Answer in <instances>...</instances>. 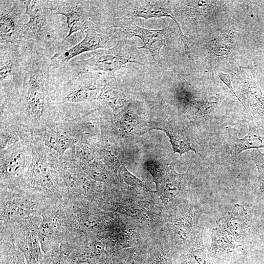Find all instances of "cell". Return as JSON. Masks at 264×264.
<instances>
[{
  "mask_svg": "<svg viewBox=\"0 0 264 264\" xmlns=\"http://www.w3.org/2000/svg\"><path fill=\"white\" fill-rule=\"evenodd\" d=\"M129 63L144 65L138 47L134 42L125 39L110 48L95 51L91 57L72 65L79 73L104 71L114 75L116 71Z\"/></svg>",
  "mask_w": 264,
  "mask_h": 264,
  "instance_id": "6da1fadb",
  "label": "cell"
},
{
  "mask_svg": "<svg viewBox=\"0 0 264 264\" xmlns=\"http://www.w3.org/2000/svg\"><path fill=\"white\" fill-rule=\"evenodd\" d=\"M29 61L24 71L22 105L28 116L37 119L45 110L48 76L43 63L32 57Z\"/></svg>",
  "mask_w": 264,
  "mask_h": 264,
  "instance_id": "7a4b0ae2",
  "label": "cell"
},
{
  "mask_svg": "<svg viewBox=\"0 0 264 264\" xmlns=\"http://www.w3.org/2000/svg\"><path fill=\"white\" fill-rule=\"evenodd\" d=\"M109 27L121 29L126 38L136 37L140 38L143 45L138 47L149 51L154 61L160 64L161 62L160 50L167 43L168 27L159 29H149L137 25L132 18L119 17L113 19L110 22Z\"/></svg>",
  "mask_w": 264,
  "mask_h": 264,
  "instance_id": "3957f363",
  "label": "cell"
},
{
  "mask_svg": "<svg viewBox=\"0 0 264 264\" xmlns=\"http://www.w3.org/2000/svg\"><path fill=\"white\" fill-rule=\"evenodd\" d=\"M128 10L124 17L128 18H141L145 20L152 18L169 17L176 24L181 38L187 50L189 49L188 39L183 34L180 25L172 10V2L170 0H132L128 1Z\"/></svg>",
  "mask_w": 264,
  "mask_h": 264,
  "instance_id": "277c9868",
  "label": "cell"
},
{
  "mask_svg": "<svg viewBox=\"0 0 264 264\" xmlns=\"http://www.w3.org/2000/svg\"><path fill=\"white\" fill-rule=\"evenodd\" d=\"M47 4L56 14L63 15L66 19L69 32L64 42L74 33L84 32L92 27L89 14L83 6L82 1H53L47 2Z\"/></svg>",
  "mask_w": 264,
  "mask_h": 264,
  "instance_id": "5b68a950",
  "label": "cell"
},
{
  "mask_svg": "<svg viewBox=\"0 0 264 264\" xmlns=\"http://www.w3.org/2000/svg\"><path fill=\"white\" fill-rule=\"evenodd\" d=\"M0 41L14 43L22 35L21 1H0Z\"/></svg>",
  "mask_w": 264,
  "mask_h": 264,
  "instance_id": "8992f818",
  "label": "cell"
},
{
  "mask_svg": "<svg viewBox=\"0 0 264 264\" xmlns=\"http://www.w3.org/2000/svg\"><path fill=\"white\" fill-rule=\"evenodd\" d=\"M24 1L25 14L29 19L24 24L29 28L37 40L41 41L48 35V16L51 10L48 7L47 2L44 1Z\"/></svg>",
  "mask_w": 264,
  "mask_h": 264,
  "instance_id": "52a82bcc",
  "label": "cell"
},
{
  "mask_svg": "<svg viewBox=\"0 0 264 264\" xmlns=\"http://www.w3.org/2000/svg\"><path fill=\"white\" fill-rule=\"evenodd\" d=\"M86 36L78 44L63 54V61L68 62L75 57L86 52L112 47L116 40L111 35L99 32L93 26L85 31Z\"/></svg>",
  "mask_w": 264,
  "mask_h": 264,
  "instance_id": "ba28073f",
  "label": "cell"
},
{
  "mask_svg": "<svg viewBox=\"0 0 264 264\" xmlns=\"http://www.w3.org/2000/svg\"><path fill=\"white\" fill-rule=\"evenodd\" d=\"M77 84L64 96L61 103H77L97 99L101 88L97 84L99 75L91 73H78Z\"/></svg>",
  "mask_w": 264,
  "mask_h": 264,
  "instance_id": "9c48e42d",
  "label": "cell"
},
{
  "mask_svg": "<svg viewBox=\"0 0 264 264\" xmlns=\"http://www.w3.org/2000/svg\"><path fill=\"white\" fill-rule=\"evenodd\" d=\"M246 122L249 128L248 133L241 139L236 137L230 149L232 156H236L248 149L264 148V129L256 125L252 116L247 118Z\"/></svg>",
  "mask_w": 264,
  "mask_h": 264,
  "instance_id": "30bf717a",
  "label": "cell"
},
{
  "mask_svg": "<svg viewBox=\"0 0 264 264\" xmlns=\"http://www.w3.org/2000/svg\"><path fill=\"white\" fill-rule=\"evenodd\" d=\"M97 99L116 112L126 105V97L114 75L104 81Z\"/></svg>",
  "mask_w": 264,
  "mask_h": 264,
  "instance_id": "8fae6325",
  "label": "cell"
},
{
  "mask_svg": "<svg viewBox=\"0 0 264 264\" xmlns=\"http://www.w3.org/2000/svg\"><path fill=\"white\" fill-rule=\"evenodd\" d=\"M19 55L14 53V50H6L0 46V82L1 85L6 80L22 74V61Z\"/></svg>",
  "mask_w": 264,
  "mask_h": 264,
  "instance_id": "7c38bea8",
  "label": "cell"
},
{
  "mask_svg": "<svg viewBox=\"0 0 264 264\" xmlns=\"http://www.w3.org/2000/svg\"><path fill=\"white\" fill-rule=\"evenodd\" d=\"M44 140L46 146L60 154H63L74 144L72 138L67 132L63 130H53L47 132L44 134Z\"/></svg>",
  "mask_w": 264,
  "mask_h": 264,
  "instance_id": "4fadbf2b",
  "label": "cell"
},
{
  "mask_svg": "<svg viewBox=\"0 0 264 264\" xmlns=\"http://www.w3.org/2000/svg\"><path fill=\"white\" fill-rule=\"evenodd\" d=\"M26 157L20 150L5 154L1 157V168L3 173L14 175L22 171L25 164Z\"/></svg>",
  "mask_w": 264,
  "mask_h": 264,
  "instance_id": "5bb4252c",
  "label": "cell"
},
{
  "mask_svg": "<svg viewBox=\"0 0 264 264\" xmlns=\"http://www.w3.org/2000/svg\"><path fill=\"white\" fill-rule=\"evenodd\" d=\"M185 175L176 173L174 169V165H170L162 181V193L168 197H175L179 194Z\"/></svg>",
  "mask_w": 264,
  "mask_h": 264,
  "instance_id": "9a60e30c",
  "label": "cell"
},
{
  "mask_svg": "<svg viewBox=\"0 0 264 264\" xmlns=\"http://www.w3.org/2000/svg\"><path fill=\"white\" fill-rule=\"evenodd\" d=\"M249 84L246 94L250 111L253 115L258 114L264 120V92L254 81Z\"/></svg>",
  "mask_w": 264,
  "mask_h": 264,
  "instance_id": "2e32d148",
  "label": "cell"
},
{
  "mask_svg": "<svg viewBox=\"0 0 264 264\" xmlns=\"http://www.w3.org/2000/svg\"><path fill=\"white\" fill-rule=\"evenodd\" d=\"M155 129L160 130L166 133L170 139L174 153L179 154L180 157L185 153L190 151L198 154L192 146L190 141L180 133L170 130L164 126L157 127Z\"/></svg>",
  "mask_w": 264,
  "mask_h": 264,
  "instance_id": "e0dca14e",
  "label": "cell"
},
{
  "mask_svg": "<svg viewBox=\"0 0 264 264\" xmlns=\"http://www.w3.org/2000/svg\"><path fill=\"white\" fill-rule=\"evenodd\" d=\"M225 232L220 229H215L212 234V243L210 253L213 257H217L222 254L229 252L235 246L228 240Z\"/></svg>",
  "mask_w": 264,
  "mask_h": 264,
  "instance_id": "ac0fdd59",
  "label": "cell"
},
{
  "mask_svg": "<svg viewBox=\"0 0 264 264\" xmlns=\"http://www.w3.org/2000/svg\"><path fill=\"white\" fill-rule=\"evenodd\" d=\"M101 147L104 159L110 166L116 170L120 164V157L113 139L108 135L104 136Z\"/></svg>",
  "mask_w": 264,
  "mask_h": 264,
  "instance_id": "d6986e66",
  "label": "cell"
},
{
  "mask_svg": "<svg viewBox=\"0 0 264 264\" xmlns=\"http://www.w3.org/2000/svg\"><path fill=\"white\" fill-rule=\"evenodd\" d=\"M119 122V129L124 135L132 134L135 129L136 117L133 107L129 103L124 106Z\"/></svg>",
  "mask_w": 264,
  "mask_h": 264,
  "instance_id": "ffe728a7",
  "label": "cell"
},
{
  "mask_svg": "<svg viewBox=\"0 0 264 264\" xmlns=\"http://www.w3.org/2000/svg\"><path fill=\"white\" fill-rule=\"evenodd\" d=\"M232 213L230 214L225 221L226 224L225 228L229 229L233 235H235L238 238L242 234V229L243 224H245L244 222V220L242 219L243 216L236 215V212L234 209Z\"/></svg>",
  "mask_w": 264,
  "mask_h": 264,
  "instance_id": "44dd1931",
  "label": "cell"
},
{
  "mask_svg": "<svg viewBox=\"0 0 264 264\" xmlns=\"http://www.w3.org/2000/svg\"><path fill=\"white\" fill-rule=\"evenodd\" d=\"M250 157L256 166L258 171V182L260 189L264 191V153L258 149H255L250 152Z\"/></svg>",
  "mask_w": 264,
  "mask_h": 264,
  "instance_id": "7402d4cb",
  "label": "cell"
},
{
  "mask_svg": "<svg viewBox=\"0 0 264 264\" xmlns=\"http://www.w3.org/2000/svg\"><path fill=\"white\" fill-rule=\"evenodd\" d=\"M0 135L1 149L17 142L20 138L18 134L11 129L1 130Z\"/></svg>",
  "mask_w": 264,
  "mask_h": 264,
  "instance_id": "603a6c76",
  "label": "cell"
},
{
  "mask_svg": "<svg viewBox=\"0 0 264 264\" xmlns=\"http://www.w3.org/2000/svg\"><path fill=\"white\" fill-rule=\"evenodd\" d=\"M190 264H213L205 252L198 249L194 252L190 257Z\"/></svg>",
  "mask_w": 264,
  "mask_h": 264,
  "instance_id": "cb8c5ba5",
  "label": "cell"
},
{
  "mask_svg": "<svg viewBox=\"0 0 264 264\" xmlns=\"http://www.w3.org/2000/svg\"><path fill=\"white\" fill-rule=\"evenodd\" d=\"M77 153L80 158L83 160H91L93 155L92 149L84 143L77 145Z\"/></svg>",
  "mask_w": 264,
  "mask_h": 264,
  "instance_id": "d4e9b609",
  "label": "cell"
},
{
  "mask_svg": "<svg viewBox=\"0 0 264 264\" xmlns=\"http://www.w3.org/2000/svg\"><path fill=\"white\" fill-rule=\"evenodd\" d=\"M219 77L222 82H223L227 87L229 88L231 91L232 93L234 95V96L238 99V100L242 104L244 108L246 110V109L243 104L242 102L240 99L239 97L236 95L231 82L230 76L228 74L223 73L222 72H220L218 74Z\"/></svg>",
  "mask_w": 264,
  "mask_h": 264,
  "instance_id": "484cf974",
  "label": "cell"
}]
</instances>
